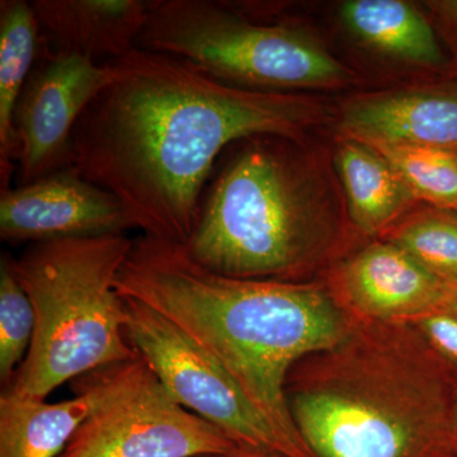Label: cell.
Listing matches in <instances>:
<instances>
[{
  "mask_svg": "<svg viewBox=\"0 0 457 457\" xmlns=\"http://www.w3.org/2000/svg\"><path fill=\"white\" fill-rule=\"evenodd\" d=\"M450 287H451V294H453V296H455L457 299V285L450 286Z\"/></svg>",
  "mask_w": 457,
  "mask_h": 457,
  "instance_id": "obj_24",
  "label": "cell"
},
{
  "mask_svg": "<svg viewBox=\"0 0 457 457\" xmlns=\"http://www.w3.org/2000/svg\"><path fill=\"white\" fill-rule=\"evenodd\" d=\"M345 25L380 53L418 65L436 66L442 53L426 17L400 0H350L343 3Z\"/></svg>",
  "mask_w": 457,
  "mask_h": 457,
  "instance_id": "obj_17",
  "label": "cell"
},
{
  "mask_svg": "<svg viewBox=\"0 0 457 457\" xmlns=\"http://www.w3.org/2000/svg\"><path fill=\"white\" fill-rule=\"evenodd\" d=\"M328 287L352 317L384 323L414 320L451 293L449 285L387 239L343 262Z\"/></svg>",
  "mask_w": 457,
  "mask_h": 457,
  "instance_id": "obj_11",
  "label": "cell"
},
{
  "mask_svg": "<svg viewBox=\"0 0 457 457\" xmlns=\"http://www.w3.org/2000/svg\"><path fill=\"white\" fill-rule=\"evenodd\" d=\"M288 137L255 135L210 179L185 248L227 278L299 281L327 245L328 222Z\"/></svg>",
  "mask_w": 457,
  "mask_h": 457,
  "instance_id": "obj_4",
  "label": "cell"
},
{
  "mask_svg": "<svg viewBox=\"0 0 457 457\" xmlns=\"http://www.w3.org/2000/svg\"><path fill=\"white\" fill-rule=\"evenodd\" d=\"M347 139L368 145L440 150L457 155V86L381 93L343 111Z\"/></svg>",
  "mask_w": 457,
  "mask_h": 457,
  "instance_id": "obj_13",
  "label": "cell"
},
{
  "mask_svg": "<svg viewBox=\"0 0 457 457\" xmlns=\"http://www.w3.org/2000/svg\"><path fill=\"white\" fill-rule=\"evenodd\" d=\"M107 64L75 125L71 167L112 194L143 236L185 245L231 144L295 139L311 125L308 99L237 88L167 54L137 47Z\"/></svg>",
  "mask_w": 457,
  "mask_h": 457,
  "instance_id": "obj_1",
  "label": "cell"
},
{
  "mask_svg": "<svg viewBox=\"0 0 457 457\" xmlns=\"http://www.w3.org/2000/svg\"><path fill=\"white\" fill-rule=\"evenodd\" d=\"M131 245L125 234L74 237L32 245L13 258L36 328L4 392L45 400L66 381L139 354L126 337L125 302L114 288Z\"/></svg>",
  "mask_w": 457,
  "mask_h": 457,
  "instance_id": "obj_5",
  "label": "cell"
},
{
  "mask_svg": "<svg viewBox=\"0 0 457 457\" xmlns=\"http://www.w3.org/2000/svg\"><path fill=\"white\" fill-rule=\"evenodd\" d=\"M139 49L185 60L228 86L281 93L341 86L350 73L308 33L210 0H152Z\"/></svg>",
  "mask_w": 457,
  "mask_h": 457,
  "instance_id": "obj_6",
  "label": "cell"
},
{
  "mask_svg": "<svg viewBox=\"0 0 457 457\" xmlns=\"http://www.w3.org/2000/svg\"><path fill=\"white\" fill-rule=\"evenodd\" d=\"M457 381V299L450 293L431 311L408 321Z\"/></svg>",
  "mask_w": 457,
  "mask_h": 457,
  "instance_id": "obj_21",
  "label": "cell"
},
{
  "mask_svg": "<svg viewBox=\"0 0 457 457\" xmlns=\"http://www.w3.org/2000/svg\"><path fill=\"white\" fill-rule=\"evenodd\" d=\"M122 299L129 342L179 405L239 446L286 457H317L288 440L203 345L149 306Z\"/></svg>",
  "mask_w": 457,
  "mask_h": 457,
  "instance_id": "obj_7",
  "label": "cell"
},
{
  "mask_svg": "<svg viewBox=\"0 0 457 457\" xmlns=\"http://www.w3.org/2000/svg\"><path fill=\"white\" fill-rule=\"evenodd\" d=\"M337 162L352 221L368 236L393 228L417 201L404 180L374 147L353 139L343 140Z\"/></svg>",
  "mask_w": 457,
  "mask_h": 457,
  "instance_id": "obj_15",
  "label": "cell"
},
{
  "mask_svg": "<svg viewBox=\"0 0 457 457\" xmlns=\"http://www.w3.org/2000/svg\"><path fill=\"white\" fill-rule=\"evenodd\" d=\"M387 240L445 284L457 285V212L436 207L418 212L390 228Z\"/></svg>",
  "mask_w": 457,
  "mask_h": 457,
  "instance_id": "obj_18",
  "label": "cell"
},
{
  "mask_svg": "<svg viewBox=\"0 0 457 457\" xmlns=\"http://www.w3.org/2000/svg\"><path fill=\"white\" fill-rule=\"evenodd\" d=\"M134 228L122 204L77 168L2 189L0 237L32 245L74 237L121 236Z\"/></svg>",
  "mask_w": 457,
  "mask_h": 457,
  "instance_id": "obj_10",
  "label": "cell"
},
{
  "mask_svg": "<svg viewBox=\"0 0 457 457\" xmlns=\"http://www.w3.org/2000/svg\"><path fill=\"white\" fill-rule=\"evenodd\" d=\"M369 146L389 162L416 200L457 212V155L423 147Z\"/></svg>",
  "mask_w": 457,
  "mask_h": 457,
  "instance_id": "obj_19",
  "label": "cell"
},
{
  "mask_svg": "<svg viewBox=\"0 0 457 457\" xmlns=\"http://www.w3.org/2000/svg\"><path fill=\"white\" fill-rule=\"evenodd\" d=\"M114 288L203 345L288 440L311 451L295 426L286 383L299 361L335 347L350 329L351 315L328 286L227 278L179 243L140 236Z\"/></svg>",
  "mask_w": 457,
  "mask_h": 457,
  "instance_id": "obj_2",
  "label": "cell"
},
{
  "mask_svg": "<svg viewBox=\"0 0 457 457\" xmlns=\"http://www.w3.org/2000/svg\"><path fill=\"white\" fill-rule=\"evenodd\" d=\"M152 0H33L40 53L107 64L137 49Z\"/></svg>",
  "mask_w": 457,
  "mask_h": 457,
  "instance_id": "obj_14",
  "label": "cell"
},
{
  "mask_svg": "<svg viewBox=\"0 0 457 457\" xmlns=\"http://www.w3.org/2000/svg\"><path fill=\"white\" fill-rule=\"evenodd\" d=\"M195 457H286L281 453H272V451L251 449V447H237L236 450L228 451V453H204Z\"/></svg>",
  "mask_w": 457,
  "mask_h": 457,
  "instance_id": "obj_22",
  "label": "cell"
},
{
  "mask_svg": "<svg viewBox=\"0 0 457 457\" xmlns=\"http://www.w3.org/2000/svg\"><path fill=\"white\" fill-rule=\"evenodd\" d=\"M455 438H456V449H457V407H456V417H455Z\"/></svg>",
  "mask_w": 457,
  "mask_h": 457,
  "instance_id": "obj_25",
  "label": "cell"
},
{
  "mask_svg": "<svg viewBox=\"0 0 457 457\" xmlns=\"http://www.w3.org/2000/svg\"><path fill=\"white\" fill-rule=\"evenodd\" d=\"M237 447L171 398L145 363L128 386L96 409L59 457H195Z\"/></svg>",
  "mask_w": 457,
  "mask_h": 457,
  "instance_id": "obj_8",
  "label": "cell"
},
{
  "mask_svg": "<svg viewBox=\"0 0 457 457\" xmlns=\"http://www.w3.org/2000/svg\"><path fill=\"white\" fill-rule=\"evenodd\" d=\"M35 311L13 270V257L0 261V381L11 387L31 348L35 336Z\"/></svg>",
  "mask_w": 457,
  "mask_h": 457,
  "instance_id": "obj_20",
  "label": "cell"
},
{
  "mask_svg": "<svg viewBox=\"0 0 457 457\" xmlns=\"http://www.w3.org/2000/svg\"><path fill=\"white\" fill-rule=\"evenodd\" d=\"M40 55V36L31 3L0 2V174L2 189L17 170L13 116L18 98Z\"/></svg>",
  "mask_w": 457,
  "mask_h": 457,
  "instance_id": "obj_16",
  "label": "cell"
},
{
  "mask_svg": "<svg viewBox=\"0 0 457 457\" xmlns=\"http://www.w3.org/2000/svg\"><path fill=\"white\" fill-rule=\"evenodd\" d=\"M145 360L96 370L73 380L74 398L64 402L0 395V457H59L96 409L139 375Z\"/></svg>",
  "mask_w": 457,
  "mask_h": 457,
  "instance_id": "obj_12",
  "label": "cell"
},
{
  "mask_svg": "<svg viewBox=\"0 0 457 457\" xmlns=\"http://www.w3.org/2000/svg\"><path fill=\"white\" fill-rule=\"evenodd\" d=\"M286 395L317 457H457V381L409 323L351 315L338 345L291 369Z\"/></svg>",
  "mask_w": 457,
  "mask_h": 457,
  "instance_id": "obj_3",
  "label": "cell"
},
{
  "mask_svg": "<svg viewBox=\"0 0 457 457\" xmlns=\"http://www.w3.org/2000/svg\"><path fill=\"white\" fill-rule=\"evenodd\" d=\"M438 11L449 26L451 35L457 46V0L437 3Z\"/></svg>",
  "mask_w": 457,
  "mask_h": 457,
  "instance_id": "obj_23",
  "label": "cell"
},
{
  "mask_svg": "<svg viewBox=\"0 0 457 457\" xmlns=\"http://www.w3.org/2000/svg\"><path fill=\"white\" fill-rule=\"evenodd\" d=\"M111 69L82 56L40 53L18 98V186L71 167L73 131Z\"/></svg>",
  "mask_w": 457,
  "mask_h": 457,
  "instance_id": "obj_9",
  "label": "cell"
}]
</instances>
